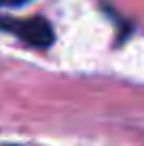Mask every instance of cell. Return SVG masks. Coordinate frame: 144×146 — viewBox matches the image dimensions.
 Masks as SVG:
<instances>
[{"mask_svg":"<svg viewBox=\"0 0 144 146\" xmlns=\"http://www.w3.org/2000/svg\"><path fill=\"white\" fill-rule=\"evenodd\" d=\"M0 28L13 36L21 38L23 42L32 47H49L55 40L51 23L44 17H28V19H13V17H0Z\"/></svg>","mask_w":144,"mask_h":146,"instance_id":"obj_1","label":"cell"},{"mask_svg":"<svg viewBox=\"0 0 144 146\" xmlns=\"http://www.w3.org/2000/svg\"><path fill=\"white\" fill-rule=\"evenodd\" d=\"M23 2H28V0H0V7H19Z\"/></svg>","mask_w":144,"mask_h":146,"instance_id":"obj_2","label":"cell"},{"mask_svg":"<svg viewBox=\"0 0 144 146\" xmlns=\"http://www.w3.org/2000/svg\"><path fill=\"white\" fill-rule=\"evenodd\" d=\"M7 146H15V144H7Z\"/></svg>","mask_w":144,"mask_h":146,"instance_id":"obj_3","label":"cell"}]
</instances>
